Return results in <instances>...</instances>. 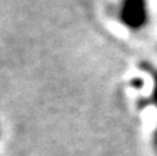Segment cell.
I'll list each match as a JSON object with an SVG mask.
<instances>
[{
    "label": "cell",
    "instance_id": "obj_1",
    "mask_svg": "<svg viewBox=\"0 0 157 156\" xmlns=\"http://www.w3.org/2000/svg\"><path fill=\"white\" fill-rule=\"evenodd\" d=\"M117 19L131 32H141L149 25V0H120L117 6Z\"/></svg>",
    "mask_w": 157,
    "mask_h": 156
},
{
    "label": "cell",
    "instance_id": "obj_2",
    "mask_svg": "<svg viewBox=\"0 0 157 156\" xmlns=\"http://www.w3.org/2000/svg\"><path fill=\"white\" fill-rule=\"evenodd\" d=\"M139 68L149 75V77L152 79V91H150V102L152 105L156 108V115H157V68L153 66L150 62H141ZM153 146H155L156 152H157V124H156V130L153 134Z\"/></svg>",
    "mask_w": 157,
    "mask_h": 156
},
{
    "label": "cell",
    "instance_id": "obj_3",
    "mask_svg": "<svg viewBox=\"0 0 157 156\" xmlns=\"http://www.w3.org/2000/svg\"><path fill=\"white\" fill-rule=\"evenodd\" d=\"M0 135H2V129H0Z\"/></svg>",
    "mask_w": 157,
    "mask_h": 156
}]
</instances>
